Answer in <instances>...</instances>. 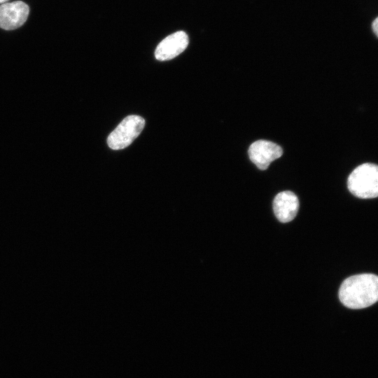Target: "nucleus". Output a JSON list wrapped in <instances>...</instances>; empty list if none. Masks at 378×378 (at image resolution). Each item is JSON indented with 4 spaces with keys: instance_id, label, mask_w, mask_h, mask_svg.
Segmentation results:
<instances>
[{
    "instance_id": "6e6552de",
    "label": "nucleus",
    "mask_w": 378,
    "mask_h": 378,
    "mask_svg": "<svg viewBox=\"0 0 378 378\" xmlns=\"http://www.w3.org/2000/svg\"><path fill=\"white\" fill-rule=\"evenodd\" d=\"M377 18H376L373 22H372V31H374V33L375 34V35L377 36V31H378V28H377Z\"/></svg>"
},
{
    "instance_id": "f03ea898",
    "label": "nucleus",
    "mask_w": 378,
    "mask_h": 378,
    "mask_svg": "<svg viewBox=\"0 0 378 378\" xmlns=\"http://www.w3.org/2000/svg\"><path fill=\"white\" fill-rule=\"evenodd\" d=\"M351 193L362 199L375 198L378 195V167L372 163L358 166L347 179Z\"/></svg>"
},
{
    "instance_id": "f257e3e1",
    "label": "nucleus",
    "mask_w": 378,
    "mask_h": 378,
    "mask_svg": "<svg viewBox=\"0 0 378 378\" xmlns=\"http://www.w3.org/2000/svg\"><path fill=\"white\" fill-rule=\"evenodd\" d=\"M338 293L340 302L349 309L370 307L378 300V277L370 273L349 276L342 283Z\"/></svg>"
},
{
    "instance_id": "423d86ee",
    "label": "nucleus",
    "mask_w": 378,
    "mask_h": 378,
    "mask_svg": "<svg viewBox=\"0 0 378 378\" xmlns=\"http://www.w3.org/2000/svg\"><path fill=\"white\" fill-rule=\"evenodd\" d=\"M188 36L183 31L174 32L164 38L157 46L155 57L158 60L172 59L183 52L188 45Z\"/></svg>"
},
{
    "instance_id": "1a4fd4ad",
    "label": "nucleus",
    "mask_w": 378,
    "mask_h": 378,
    "mask_svg": "<svg viewBox=\"0 0 378 378\" xmlns=\"http://www.w3.org/2000/svg\"><path fill=\"white\" fill-rule=\"evenodd\" d=\"M8 0H0V3H5L8 1Z\"/></svg>"
},
{
    "instance_id": "7ed1b4c3",
    "label": "nucleus",
    "mask_w": 378,
    "mask_h": 378,
    "mask_svg": "<svg viewBox=\"0 0 378 378\" xmlns=\"http://www.w3.org/2000/svg\"><path fill=\"white\" fill-rule=\"evenodd\" d=\"M145 120L136 115L125 118L108 135L107 144L113 150H120L129 146L141 134Z\"/></svg>"
},
{
    "instance_id": "0eeeda50",
    "label": "nucleus",
    "mask_w": 378,
    "mask_h": 378,
    "mask_svg": "<svg viewBox=\"0 0 378 378\" xmlns=\"http://www.w3.org/2000/svg\"><path fill=\"white\" fill-rule=\"evenodd\" d=\"M298 209V198L291 191L281 192L274 199V213L276 218L281 223H288L293 220L297 215Z\"/></svg>"
},
{
    "instance_id": "20e7f679",
    "label": "nucleus",
    "mask_w": 378,
    "mask_h": 378,
    "mask_svg": "<svg viewBox=\"0 0 378 378\" xmlns=\"http://www.w3.org/2000/svg\"><path fill=\"white\" fill-rule=\"evenodd\" d=\"M248 153L251 161L259 169L265 170L272 162L283 155V150L274 142L260 139L251 144Z\"/></svg>"
},
{
    "instance_id": "39448f33",
    "label": "nucleus",
    "mask_w": 378,
    "mask_h": 378,
    "mask_svg": "<svg viewBox=\"0 0 378 378\" xmlns=\"http://www.w3.org/2000/svg\"><path fill=\"white\" fill-rule=\"evenodd\" d=\"M29 12L23 1L4 3L0 6V27L13 30L21 27L27 20Z\"/></svg>"
}]
</instances>
